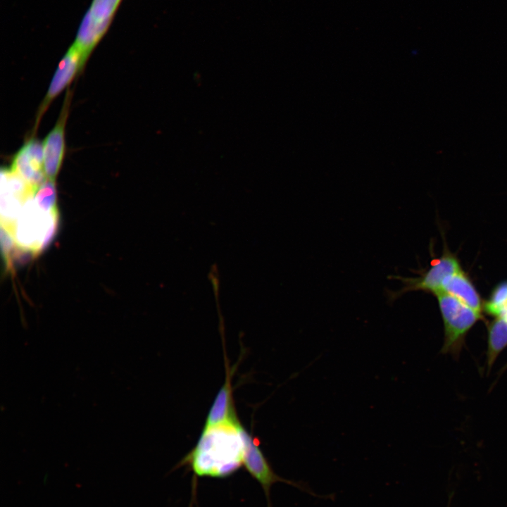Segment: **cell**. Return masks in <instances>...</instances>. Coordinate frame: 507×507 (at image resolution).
<instances>
[{
	"label": "cell",
	"instance_id": "obj_11",
	"mask_svg": "<svg viewBox=\"0 0 507 507\" xmlns=\"http://www.w3.org/2000/svg\"><path fill=\"white\" fill-rule=\"evenodd\" d=\"M442 291L456 297L475 312L481 314L482 303L480 296L461 270L445 279Z\"/></svg>",
	"mask_w": 507,
	"mask_h": 507
},
{
	"label": "cell",
	"instance_id": "obj_2",
	"mask_svg": "<svg viewBox=\"0 0 507 507\" xmlns=\"http://www.w3.org/2000/svg\"><path fill=\"white\" fill-rule=\"evenodd\" d=\"M58 221V208L47 213L37 206L33 198L29 199L15 223L13 236L16 245L37 256L54 238Z\"/></svg>",
	"mask_w": 507,
	"mask_h": 507
},
{
	"label": "cell",
	"instance_id": "obj_15",
	"mask_svg": "<svg viewBox=\"0 0 507 507\" xmlns=\"http://www.w3.org/2000/svg\"><path fill=\"white\" fill-rule=\"evenodd\" d=\"M1 246L2 257L6 272L11 254L16 246V243L13 234L6 228L1 225Z\"/></svg>",
	"mask_w": 507,
	"mask_h": 507
},
{
	"label": "cell",
	"instance_id": "obj_8",
	"mask_svg": "<svg viewBox=\"0 0 507 507\" xmlns=\"http://www.w3.org/2000/svg\"><path fill=\"white\" fill-rule=\"evenodd\" d=\"M84 66L82 54L73 44L59 63L45 97L39 106L36 118L35 130L52 101L72 82Z\"/></svg>",
	"mask_w": 507,
	"mask_h": 507
},
{
	"label": "cell",
	"instance_id": "obj_4",
	"mask_svg": "<svg viewBox=\"0 0 507 507\" xmlns=\"http://www.w3.org/2000/svg\"><path fill=\"white\" fill-rule=\"evenodd\" d=\"M437 296L444 325L443 353H456L460 350L468 331L482 315L444 291Z\"/></svg>",
	"mask_w": 507,
	"mask_h": 507
},
{
	"label": "cell",
	"instance_id": "obj_9",
	"mask_svg": "<svg viewBox=\"0 0 507 507\" xmlns=\"http://www.w3.org/2000/svg\"><path fill=\"white\" fill-rule=\"evenodd\" d=\"M69 104L70 95L67 94L62 111L55 126L42 143L44 173L46 179L55 180L63 163L65 154V127Z\"/></svg>",
	"mask_w": 507,
	"mask_h": 507
},
{
	"label": "cell",
	"instance_id": "obj_1",
	"mask_svg": "<svg viewBox=\"0 0 507 507\" xmlns=\"http://www.w3.org/2000/svg\"><path fill=\"white\" fill-rule=\"evenodd\" d=\"M237 426L203 427L194 448L180 463L196 477L225 478L243 466V445Z\"/></svg>",
	"mask_w": 507,
	"mask_h": 507
},
{
	"label": "cell",
	"instance_id": "obj_14",
	"mask_svg": "<svg viewBox=\"0 0 507 507\" xmlns=\"http://www.w3.org/2000/svg\"><path fill=\"white\" fill-rule=\"evenodd\" d=\"M507 303V282L500 283L493 291L489 300L484 304L485 311L499 317Z\"/></svg>",
	"mask_w": 507,
	"mask_h": 507
},
{
	"label": "cell",
	"instance_id": "obj_3",
	"mask_svg": "<svg viewBox=\"0 0 507 507\" xmlns=\"http://www.w3.org/2000/svg\"><path fill=\"white\" fill-rule=\"evenodd\" d=\"M122 0H92L73 44L84 63L107 32Z\"/></svg>",
	"mask_w": 507,
	"mask_h": 507
},
{
	"label": "cell",
	"instance_id": "obj_5",
	"mask_svg": "<svg viewBox=\"0 0 507 507\" xmlns=\"http://www.w3.org/2000/svg\"><path fill=\"white\" fill-rule=\"evenodd\" d=\"M4 175L19 180L35 194L46 179L42 144L34 137L26 141L4 170Z\"/></svg>",
	"mask_w": 507,
	"mask_h": 507
},
{
	"label": "cell",
	"instance_id": "obj_16",
	"mask_svg": "<svg viewBox=\"0 0 507 507\" xmlns=\"http://www.w3.org/2000/svg\"><path fill=\"white\" fill-rule=\"evenodd\" d=\"M501 317H503L507 321V306L504 308L503 311L501 315Z\"/></svg>",
	"mask_w": 507,
	"mask_h": 507
},
{
	"label": "cell",
	"instance_id": "obj_13",
	"mask_svg": "<svg viewBox=\"0 0 507 507\" xmlns=\"http://www.w3.org/2000/svg\"><path fill=\"white\" fill-rule=\"evenodd\" d=\"M33 199L37 206L45 212L50 213L58 208L55 180L46 179L37 190Z\"/></svg>",
	"mask_w": 507,
	"mask_h": 507
},
{
	"label": "cell",
	"instance_id": "obj_10",
	"mask_svg": "<svg viewBox=\"0 0 507 507\" xmlns=\"http://www.w3.org/2000/svg\"><path fill=\"white\" fill-rule=\"evenodd\" d=\"M240 424L233 403L230 376L218 391L208 413L204 427Z\"/></svg>",
	"mask_w": 507,
	"mask_h": 507
},
{
	"label": "cell",
	"instance_id": "obj_17",
	"mask_svg": "<svg viewBox=\"0 0 507 507\" xmlns=\"http://www.w3.org/2000/svg\"><path fill=\"white\" fill-rule=\"evenodd\" d=\"M506 306H507V303H506ZM506 306H505V307H506Z\"/></svg>",
	"mask_w": 507,
	"mask_h": 507
},
{
	"label": "cell",
	"instance_id": "obj_12",
	"mask_svg": "<svg viewBox=\"0 0 507 507\" xmlns=\"http://www.w3.org/2000/svg\"><path fill=\"white\" fill-rule=\"evenodd\" d=\"M507 346V321L503 317H497L489 327L487 353V366L490 368L498 356Z\"/></svg>",
	"mask_w": 507,
	"mask_h": 507
},
{
	"label": "cell",
	"instance_id": "obj_6",
	"mask_svg": "<svg viewBox=\"0 0 507 507\" xmlns=\"http://www.w3.org/2000/svg\"><path fill=\"white\" fill-rule=\"evenodd\" d=\"M459 270L460 265L454 257L444 256L419 277L390 275L389 278L401 281L403 285L398 290H388L387 299L393 302L403 294L413 290H423L436 294L442 290V284L445 279Z\"/></svg>",
	"mask_w": 507,
	"mask_h": 507
},
{
	"label": "cell",
	"instance_id": "obj_7",
	"mask_svg": "<svg viewBox=\"0 0 507 507\" xmlns=\"http://www.w3.org/2000/svg\"><path fill=\"white\" fill-rule=\"evenodd\" d=\"M239 431L243 445V466L263 487L268 507H270V494L272 485L277 482L291 484L292 482L283 480L273 471L261 450L259 444L242 424L239 427Z\"/></svg>",
	"mask_w": 507,
	"mask_h": 507
}]
</instances>
